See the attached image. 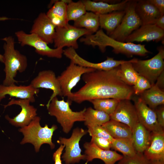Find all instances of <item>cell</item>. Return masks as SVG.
<instances>
[{"label":"cell","mask_w":164,"mask_h":164,"mask_svg":"<svg viewBox=\"0 0 164 164\" xmlns=\"http://www.w3.org/2000/svg\"><path fill=\"white\" fill-rule=\"evenodd\" d=\"M63 54L76 64L85 67L91 68L95 70L108 71L120 66L127 60H117L111 57H107L104 61L98 63L89 62L80 56L75 49L67 48L63 50Z\"/></svg>","instance_id":"12"},{"label":"cell","mask_w":164,"mask_h":164,"mask_svg":"<svg viewBox=\"0 0 164 164\" xmlns=\"http://www.w3.org/2000/svg\"><path fill=\"white\" fill-rule=\"evenodd\" d=\"M155 84L162 91H164V71H162L158 77Z\"/></svg>","instance_id":"42"},{"label":"cell","mask_w":164,"mask_h":164,"mask_svg":"<svg viewBox=\"0 0 164 164\" xmlns=\"http://www.w3.org/2000/svg\"><path fill=\"white\" fill-rule=\"evenodd\" d=\"M39 91V89L34 88L30 84L28 86H19L15 84L5 86L0 84V102L7 95L19 99H29L30 102H34L35 101L34 96Z\"/></svg>","instance_id":"20"},{"label":"cell","mask_w":164,"mask_h":164,"mask_svg":"<svg viewBox=\"0 0 164 164\" xmlns=\"http://www.w3.org/2000/svg\"><path fill=\"white\" fill-rule=\"evenodd\" d=\"M56 27L46 14L41 12L35 19L30 33L35 34L47 44L53 43Z\"/></svg>","instance_id":"18"},{"label":"cell","mask_w":164,"mask_h":164,"mask_svg":"<svg viewBox=\"0 0 164 164\" xmlns=\"http://www.w3.org/2000/svg\"><path fill=\"white\" fill-rule=\"evenodd\" d=\"M117 164H149V161L143 153H137L132 156H123Z\"/></svg>","instance_id":"36"},{"label":"cell","mask_w":164,"mask_h":164,"mask_svg":"<svg viewBox=\"0 0 164 164\" xmlns=\"http://www.w3.org/2000/svg\"><path fill=\"white\" fill-rule=\"evenodd\" d=\"M84 116V124L87 127L96 125L102 126L110 120L109 114L91 107L86 109Z\"/></svg>","instance_id":"31"},{"label":"cell","mask_w":164,"mask_h":164,"mask_svg":"<svg viewBox=\"0 0 164 164\" xmlns=\"http://www.w3.org/2000/svg\"><path fill=\"white\" fill-rule=\"evenodd\" d=\"M80 41L86 45L98 46L102 53L105 52L106 47L110 46L113 48L114 53L122 54L129 57L134 55L144 56L150 53L145 45L117 40L107 35L101 29L94 34L81 38Z\"/></svg>","instance_id":"2"},{"label":"cell","mask_w":164,"mask_h":164,"mask_svg":"<svg viewBox=\"0 0 164 164\" xmlns=\"http://www.w3.org/2000/svg\"><path fill=\"white\" fill-rule=\"evenodd\" d=\"M95 70L79 66L72 61L66 70L57 77L59 82L62 95L67 97V101L70 102L72 92L71 90L80 80L84 74Z\"/></svg>","instance_id":"9"},{"label":"cell","mask_w":164,"mask_h":164,"mask_svg":"<svg viewBox=\"0 0 164 164\" xmlns=\"http://www.w3.org/2000/svg\"><path fill=\"white\" fill-rule=\"evenodd\" d=\"M87 127V133L91 137L95 136L104 138L111 143L114 139L108 132L102 126L96 125Z\"/></svg>","instance_id":"35"},{"label":"cell","mask_w":164,"mask_h":164,"mask_svg":"<svg viewBox=\"0 0 164 164\" xmlns=\"http://www.w3.org/2000/svg\"><path fill=\"white\" fill-rule=\"evenodd\" d=\"M83 146L85 149V164L96 159L102 160L105 164H114L123 157L116 151L102 149L91 142H85Z\"/></svg>","instance_id":"19"},{"label":"cell","mask_w":164,"mask_h":164,"mask_svg":"<svg viewBox=\"0 0 164 164\" xmlns=\"http://www.w3.org/2000/svg\"><path fill=\"white\" fill-rule=\"evenodd\" d=\"M158 9L162 15H164V0H149Z\"/></svg>","instance_id":"41"},{"label":"cell","mask_w":164,"mask_h":164,"mask_svg":"<svg viewBox=\"0 0 164 164\" xmlns=\"http://www.w3.org/2000/svg\"><path fill=\"white\" fill-rule=\"evenodd\" d=\"M87 11L98 15L104 14L114 11L124 10L128 0H125L115 4H110L102 1L82 0Z\"/></svg>","instance_id":"24"},{"label":"cell","mask_w":164,"mask_h":164,"mask_svg":"<svg viewBox=\"0 0 164 164\" xmlns=\"http://www.w3.org/2000/svg\"><path fill=\"white\" fill-rule=\"evenodd\" d=\"M139 122L151 132L164 131L158 125L154 109L149 107L140 97L133 98Z\"/></svg>","instance_id":"14"},{"label":"cell","mask_w":164,"mask_h":164,"mask_svg":"<svg viewBox=\"0 0 164 164\" xmlns=\"http://www.w3.org/2000/svg\"><path fill=\"white\" fill-rule=\"evenodd\" d=\"M40 119L39 117L36 116L29 125L19 130L24 135L20 144L31 143L36 152H39L41 145L44 144H48L52 149L54 148L55 145L52 142V138L53 132L58 128L55 125L50 128L47 124L42 127L40 124Z\"/></svg>","instance_id":"4"},{"label":"cell","mask_w":164,"mask_h":164,"mask_svg":"<svg viewBox=\"0 0 164 164\" xmlns=\"http://www.w3.org/2000/svg\"><path fill=\"white\" fill-rule=\"evenodd\" d=\"M64 148L65 146L64 145H60L53 154V159L55 162L54 164H62L61 155Z\"/></svg>","instance_id":"40"},{"label":"cell","mask_w":164,"mask_h":164,"mask_svg":"<svg viewBox=\"0 0 164 164\" xmlns=\"http://www.w3.org/2000/svg\"><path fill=\"white\" fill-rule=\"evenodd\" d=\"M139 97L150 108L154 109L158 106L164 105V92L155 83L149 89L140 95Z\"/></svg>","instance_id":"27"},{"label":"cell","mask_w":164,"mask_h":164,"mask_svg":"<svg viewBox=\"0 0 164 164\" xmlns=\"http://www.w3.org/2000/svg\"><path fill=\"white\" fill-rule=\"evenodd\" d=\"M92 34L87 29L78 28L68 23L64 27L56 28L53 41L54 47L55 48L63 49L66 46L77 49L78 48V39L83 36Z\"/></svg>","instance_id":"11"},{"label":"cell","mask_w":164,"mask_h":164,"mask_svg":"<svg viewBox=\"0 0 164 164\" xmlns=\"http://www.w3.org/2000/svg\"><path fill=\"white\" fill-rule=\"evenodd\" d=\"M120 100L112 98L96 99L90 101L94 109L102 111L110 115L114 111Z\"/></svg>","instance_id":"33"},{"label":"cell","mask_w":164,"mask_h":164,"mask_svg":"<svg viewBox=\"0 0 164 164\" xmlns=\"http://www.w3.org/2000/svg\"><path fill=\"white\" fill-rule=\"evenodd\" d=\"M91 142L103 150H109L111 148V142L104 138L92 136Z\"/></svg>","instance_id":"38"},{"label":"cell","mask_w":164,"mask_h":164,"mask_svg":"<svg viewBox=\"0 0 164 164\" xmlns=\"http://www.w3.org/2000/svg\"><path fill=\"white\" fill-rule=\"evenodd\" d=\"M73 26L87 29L93 34L98 30L100 27L99 15L92 12H87L74 21Z\"/></svg>","instance_id":"30"},{"label":"cell","mask_w":164,"mask_h":164,"mask_svg":"<svg viewBox=\"0 0 164 164\" xmlns=\"http://www.w3.org/2000/svg\"><path fill=\"white\" fill-rule=\"evenodd\" d=\"M152 85L144 77L139 75L135 84L132 87L133 93L140 95L145 91L150 88Z\"/></svg>","instance_id":"37"},{"label":"cell","mask_w":164,"mask_h":164,"mask_svg":"<svg viewBox=\"0 0 164 164\" xmlns=\"http://www.w3.org/2000/svg\"><path fill=\"white\" fill-rule=\"evenodd\" d=\"M135 12L142 25L153 24L162 15L149 0H137Z\"/></svg>","instance_id":"23"},{"label":"cell","mask_w":164,"mask_h":164,"mask_svg":"<svg viewBox=\"0 0 164 164\" xmlns=\"http://www.w3.org/2000/svg\"><path fill=\"white\" fill-rule=\"evenodd\" d=\"M136 2L137 0H128L121 22L109 36L117 40L125 42L127 38L142 25L135 11Z\"/></svg>","instance_id":"7"},{"label":"cell","mask_w":164,"mask_h":164,"mask_svg":"<svg viewBox=\"0 0 164 164\" xmlns=\"http://www.w3.org/2000/svg\"><path fill=\"white\" fill-rule=\"evenodd\" d=\"M164 30L155 24L142 25L134 31L126 39L125 42H142L155 41H164Z\"/></svg>","instance_id":"17"},{"label":"cell","mask_w":164,"mask_h":164,"mask_svg":"<svg viewBox=\"0 0 164 164\" xmlns=\"http://www.w3.org/2000/svg\"><path fill=\"white\" fill-rule=\"evenodd\" d=\"M132 131L134 149L137 153H143L149 144L151 132L139 122Z\"/></svg>","instance_id":"25"},{"label":"cell","mask_w":164,"mask_h":164,"mask_svg":"<svg viewBox=\"0 0 164 164\" xmlns=\"http://www.w3.org/2000/svg\"><path fill=\"white\" fill-rule=\"evenodd\" d=\"M125 9L99 15L100 27L105 30L108 36L111 34L119 25L125 15Z\"/></svg>","instance_id":"26"},{"label":"cell","mask_w":164,"mask_h":164,"mask_svg":"<svg viewBox=\"0 0 164 164\" xmlns=\"http://www.w3.org/2000/svg\"><path fill=\"white\" fill-rule=\"evenodd\" d=\"M15 34L21 46L28 45L32 47L40 55L57 59L62 57L63 49L50 48L48 44L35 34H28L23 30H19L16 32Z\"/></svg>","instance_id":"10"},{"label":"cell","mask_w":164,"mask_h":164,"mask_svg":"<svg viewBox=\"0 0 164 164\" xmlns=\"http://www.w3.org/2000/svg\"><path fill=\"white\" fill-rule=\"evenodd\" d=\"M154 24L164 30V15H161L155 21Z\"/></svg>","instance_id":"43"},{"label":"cell","mask_w":164,"mask_h":164,"mask_svg":"<svg viewBox=\"0 0 164 164\" xmlns=\"http://www.w3.org/2000/svg\"><path fill=\"white\" fill-rule=\"evenodd\" d=\"M2 39L4 41L3 55L5 73L2 84L5 86L15 85L18 82L15 79L18 72L22 73L27 67V58L15 49V39L12 36L6 37Z\"/></svg>","instance_id":"3"},{"label":"cell","mask_w":164,"mask_h":164,"mask_svg":"<svg viewBox=\"0 0 164 164\" xmlns=\"http://www.w3.org/2000/svg\"><path fill=\"white\" fill-rule=\"evenodd\" d=\"M137 59L127 60L118 67L117 75L121 80L130 86L135 84L139 75L132 64Z\"/></svg>","instance_id":"29"},{"label":"cell","mask_w":164,"mask_h":164,"mask_svg":"<svg viewBox=\"0 0 164 164\" xmlns=\"http://www.w3.org/2000/svg\"><path fill=\"white\" fill-rule=\"evenodd\" d=\"M11 19L9 18L6 16L0 17V21H4L9 19ZM3 56L2 54L0 53V62L2 63H3Z\"/></svg>","instance_id":"44"},{"label":"cell","mask_w":164,"mask_h":164,"mask_svg":"<svg viewBox=\"0 0 164 164\" xmlns=\"http://www.w3.org/2000/svg\"><path fill=\"white\" fill-rule=\"evenodd\" d=\"M102 126L114 139L132 138V129L123 123L110 119Z\"/></svg>","instance_id":"28"},{"label":"cell","mask_w":164,"mask_h":164,"mask_svg":"<svg viewBox=\"0 0 164 164\" xmlns=\"http://www.w3.org/2000/svg\"><path fill=\"white\" fill-rule=\"evenodd\" d=\"M111 143V148L121 152L123 156H132L137 153L133 146L132 138L114 139Z\"/></svg>","instance_id":"32"},{"label":"cell","mask_w":164,"mask_h":164,"mask_svg":"<svg viewBox=\"0 0 164 164\" xmlns=\"http://www.w3.org/2000/svg\"><path fill=\"white\" fill-rule=\"evenodd\" d=\"M110 116V119L125 124L132 130L139 122L135 106L129 99L120 100Z\"/></svg>","instance_id":"15"},{"label":"cell","mask_w":164,"mask_h":164,"mask_svg":"<svg viewBox=\"0 0 164 164\" xmlns=\"http://www.w3.org/2000/svg\"><path fill=\"white\" fill-rule=\"evenodd\" d=\"M118 67L108 71L95 70L83 74L82 79L85 84L78 91L72 93L70 103L80 104L86 101L105 98L130 100L133 94L132 88L118 76Z\"/></svg>","instance_id":"1"},{"label":"cell","mask_w":164,"mask_h":164,"mask_svg":"<svg viewBox=\"0 0 164 164\" xmlns=\"http://www.w3.org/2000/svg\"><path fill=\"white\" fill-rule=\"evenodd\" d=\"M149 161L164 159V131L151 132L149 144L143 153Z\"/></svg>","instance_id":"21"},{"label":"cell","mask_w":164,"mask_h":164,"mask_svg":"<svg viewBox=\"0 0 164 164\" xmlns=\"http://www.w3.org/2000/svg\"><path fill=\"white\" fill-rule=\"evenodd\" d=\"M155 112L157 122L162 128H164V106L162 105L159 108L154 109Z\"/></svg>","instance_id":"39"},{"label":"cell","mask_w":164,"mask_h":164,"mask_svg":"<svg viewBox=\"0 0 164 164\" xmlns=\"http://www.w3.org/2000/svg\"><path fill=\"white\" fill-rule=\"evenodd\" d=\"M149 161V164H164V159L154 160Z\"/></svg>","instance_id":"45"},{"label":"cell","mask_w":164,"mask_h":164,"mask_svg":"<svg viewBox=\"0 0 164 164\" xmlns=\"http://www.w3.org/2000/svg\"><path fill=\"white\" fill-rule=\"evenodd\" d=\"M71 104L63 99L59 100L57 97L53 98L46 107L49 114L55 116L60 125L63 131L68 134L71 130L74 123L84 121V113L86 108L79 111H73L70 108Z\"/></svg>","instance_id":"5"},{"label":"cell","mask_w":164,"mask_h":164,"mask_svg":"<svg viewBox=\"0 0 164 164\" xmlns=\"http://www.w3.org/2000/svg\"><path fill=\"white\" fill-rule=\"evenodd\" d=\"M30 100L27 99H12L7 104L3 105L4 108L15 104L20 106L21 111L13 118H10L8 115H6L5 119L10 123L16 127L22 128L27 125L37 115V109L30 105Z\"/></svg>","instance_id":"13"},{"label":"cell","mask_w":164,"mask_h":164,"mask_svg":"<svg viewBox=\"0 0 164 164\" xmlns=\"http://www.w3.org/2000/svg\"><path fill=\"white\" fill-rule=\"evenodd\" d=\"M87 12L82 1L74 2L71 0L67 5V13L68 21H75Z\"/></svg>","instance_id":"34"},{"label":"cell","mask_w":164,"mask_h":164,"mask_svg":"<svg viewBox=\"0 0 164 164\" xmlns=\"http://www.w3.org/2000/svg\"><path fill=\"white\" fill-rule=\"evenodd\" d=\"M87 133V130L76 128L73 129L70 138L60 137L57 141L58 143L65 146V152L62 158L65 164H73L78 163L82 160H85V155L81 154L79 142L82 137Z\"/></svg>","instance_id":"8"},{"label":"cell","mask_w":164,"mask_h":164,"mask_svg":"<svg viewBox=\"0 0 164 164\" xmlns=\"http://www.w3.org/2000/svg\"><path fill=\"white\" fill-rule=\"evenodd\" d=\"M30 84L36 89L44 88L53 91V93L46 104L47 106L52 99L57 96H62L59 82L55 73L51 70L40 71L31 81Z\"/></svg>","instance_id":"16"},{"label":"cell","mask_w":164,"mask_h":164,"mask_svg":"<svg viewBox=\"0 0 164 164\" xmlns=\"http://www.w3.org/2000/svg\"><path fill=\"white\" fill-rule=\"evenodd\" d=\"M70 1V0H62L52 2L53 5L46 14L56 28L64 27L68 23L67 8V4Z\"/></svg>","instance_id":"22"},{"label":"cell","mask_w":164,"mask_h":164,"mask_svg":"<svg viewBox=\"0 0 164 164\" xmlns=\"http://www.w3.org/2000/svg\"><path fill=\"white\" fill-rule=\"evenodd\" d=\"M158 52L151 58L146 60L137 59L132 65L139 75L146 78L151 84H155L160 74L164 71V49L158 47Z\"/></svg>","instance_id":"6"}]
</instances>
